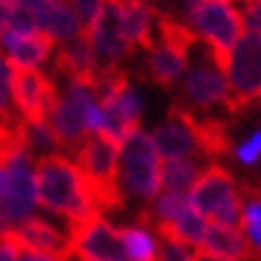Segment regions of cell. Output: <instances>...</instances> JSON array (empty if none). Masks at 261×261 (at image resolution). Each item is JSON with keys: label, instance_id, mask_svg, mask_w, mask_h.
<instances>
[{"label": "cell", "instance_id": "6da1fadb", "mask_svg": "<svg viewBox=\"0 0 261 261\" xmlns=\"http://www.w3.org/2000/svg\"><path fill=\"white\" fill-rule=\"evenodd\" d=\"M34 175H36L39 206L46 208L48 214L65 218L67 228L101 214L87 177L70 156L50 153L36 159Z\"/></svg>", "mask_w": 261, "mask_h": 261}, {"label": "cell", "instance_id": "7a4b0ae2", "mask_svg": "<svg viewBox=\"0 0 261 261\" xmlns=\"http://www.w3.org/2000/svg\"><path fill=\"white\" fill-rule=\"evenodd\" d=\"M74 163L87 177L98 211L122 208L125 194L120 190V146L101 135H89L74 149Z\"/></svg>", "mask_w": 261, "mask_h": 261}, {"label": "cell", "instance_id": "3957f363", "mask_svg": "<svg viewBox=\"0 0 261 261\" xmlns=\"http://www.w3.org/2000/svg\"><path fill=\"white\" fill-rule=\"evenodd\" d=\"M8 166V187L0 201V235H8L24 223L27 218L36 216L39 194H36V175H34V159L22 142H15L0 156Z\"/></svg>", "mask_w": 261, "mask_h": 261}, {"label": "cell", "instance_id": "277c9868", "mask_svg": "<svg viewBox=\"0 0 261 261\" xmlns=\"http://www.w3.org/2000/svg\"><path fill=\"white\" fill-rule=\"evenodd\" d=\"M187 17L192 32L206 41L216 67L225 74L230 50L242 36V19L238 8H232V3L228 0H190Z\"/></svg>", "mask_w": 261, "mask_h": 261}, {"label": "cell", "instance_id": "5b68a950", "mask_svg": "<svg viewBox=\"0 0 261 261\" xmlns=\"http://www.w3.org/2000/svg\"><path fill=\"white\" fill-rule=\"evenodd\" d=\"M187 197L192 208L204 216L208 223H221V225L240 223V208H242L240 185L235 175L218 161H211L199 173Z\"/></svg>", "mask_w": 261, "mask_h": 261}, {"label": "cell", "instance_id": "8992f818", "mask_svg": "<svg viewBox=\"0 0 261 261\" xmlns=\"http://www.w3.org/2000/svg\"><path fill=\"white\" fill-rule=\"evenodd\" d=\"M161 187L159 151L146 132L137 129L120 146V190L122 194L151 201L159 197Z\"/></svg>", "mask_w": 261, "mask_h": 261}, {"label": "cell", "instance_id": "52a82bcc", "mask_svg": "<svg viewBox=\"0 0 261 261\" xmlns=\"http://www.w3.org/2000/svg\"><path fill=\"white\" fill-rule=\"evenodd\" d=\"M228 113H242L261 101V36L242 34L232 46L225 67Z\"/></svg>", "mask_w": 261, "mask_h": 261}, {"label": "cell", "instance_id": "ba28073f", "mask_svg": "<svg viewBox=\"0 0 261 261\" xmlns=\"http://www.w3.org/2000/svg\"><path fill=\"white\" fill-rule=\"evenodd\" d=\"M72 256L77 261H127L120 228L101 214L67 228Z\"/></svg>", "mask_w": 261, "mask_h": 261}, {"label": "cell", "instance_id": "9c48e42d", "mask_svg": "<svg viewBox=\"0 0 261 261\" xmlns=\"http://www.w3.org/2000/svg\"><path fill=\"white\" fill-rule=\"evenodd\" d=\"M58 98L56 82L41 70H15L12 103L22 122L48 120V113Z\"/></svg>", "mask_w": 261, "mask_h": 261}, {"label": "cell", "instance_id": "30bf717a", "mask_svg": "<svg viewBox=\"0 0 261 261\" xmlns=\"http://www.w3.org/2000/svg\"><path fill=\"white\" fill-rule=\"evenodd\" d=\"M180 106L190 108V111H208L214 106L228 103V80L218 67L214 65L199 63L194 67H187V74L180 82V91H177V101Z\"/></svg>", "mask_w": 261, "mask_h": 261}, {"label": "cell", "instance_id": "8fae6325", "mask_svg": "<svg viewBox=\"0 0 261 261\" xmlns=\"http://www.w3.org/2000/svg\"><path fill=\"white\" fill-rule=\"evenodd\" d=\"M84 34L91 41V48H94L101 67H120V63L135 50L125 41L122 32H120L118 15H115V8H113L111 0L106 3V8L98 15V19Z\"/></svg>", "mask_w": 261, "mask_h": 261}, {"label": "cell", "instance_id": "7c38bea8", "mask_svg": "<svg viewBox=\"0 0 261 261\" xmlns=\"http://www.w3.org/2000/svg\"><path fill=\"white\" fill-rule=\"evenodd\" d=\"M10 240H15L19 249H29V252H41V254H53L60 259H70L72 256V245L70 235L53 225V223L43 218V216H32L24 223H19L12 232H8Z\"/></svg>", "mask_w": 261, "mask_h": 261}, {"label": "cell", "instance_id": "4fadbf2b", "mask_svg": "<svg viewBox=\"0 0 261 261\" xmlns=\"http://www.w3.org/2000/svg\"><path fill=\"white\" fill-rule=\"evenodd\" d=\"M151 142L159 151L161 161L168 159H194L201 161V153L197 149V142H194V135H192L187 120L182 115V108L177 103L170 106L168 111V118L161 122L153 135H151Z\"/></svg>", "mask_w": 261, "mask_h": 261}, {"label": "cell", "instance_id": "5bb4252c", "mask_svg": "<svg viewBox=\"0 0 261 261\" xmlns=\"http://www.w3.org/2000/svg\"><path fill=\"white\" fill-rule=\"evenodd\" d=\"M56 43L43 36L41 32L19 34V32H5L0 34V50L3 58L8 60L15 70H41L50 60Z\"/></svg>", "mask_w": 261, "mask_h": 261}, {"label": "cell", "instance_id": "9a60e30c", "mask_svg": "<svg viewBox=\"0 0 261 261\" xmlns=\"http://www.w3.org/2000/svg\"><path fill=\"white\" fill-rule=\"evenodd\" d=\"M56 67L60 74L67 77V82H82V84L94 87L101 65H98V58H96L87 34L82 32L77 39L60 43L56 53Z\"/></svg>", "mask_w": 261, "mask_h": 261}, {"label": "cell", "instance_id": "2e32d148", "mask_svg": "<svg viewBox=\"0 0 261 261\" xmlns=\"http://www.w3.org/2000/svg\"><path fill=\"white\" fill-rule=\"evenodd\" d=\"M120 22V32L132 48H153V19L156 10L146 0H111Z\"/></svg>", "mask_w": 261, "mask_h": 261}, {"label": "cell", "instance_id": "e0dca14e", "mask_svg": "<svg viewBox=\"0 0 261 261\" xmlns=\"http://www.w3.org/2000/svg\"><path fill=\"white\" fill-rule=\"evenodd\" d=\"M180 108L192 129V135H194V142H197V149L201 153V159L218 161L223 156H228L230 151H232V142H230V132H228V127H225V122L218 118H208V115H197L194 111L185 108V106H180Z\"/></svg>", "mask_w": 261, "mask_h": 261}, {"label": "cell", "instance_id": "ac0fdd59", "mask_svg": "<svg viewBox=\"0 0 261 261\" xmlns=\"http://www.w3.org/2000/svg\"><path fill=\"white\" fill-rule=\"evenodd\" d=\"M201 252L216 261H254V254L247 245L245 235L238 225H221L208 223Z\"/></svg>", "mask_w": 261, "mask_h": 261}, {"label": "cell", "instance_id": "d6986e66", "mask_svg": "<svg viewBox=\"0 0 261 261\" xmlns=\"http://www.w3.org/2000/svg\"><path fill=\"white\" fill-rule=\"evenodd\" d=\"M36 32L48 36L53 43H67L77 39L84 29L67 0H53L36 19Z\"/></svg>", "mask_w": 261, "mask_h": 261}, {"label": "cell", "instance_id": "ffe728a7", "mask_svg": "<svg viewBox=\"0 0 261 261\" xmlns=\"http://www.w3.org/2000/svg\"><path fill=\"white\" fill-rule=\"evenodd\" d=\"M206 221L201 214H197L194 208H185L173 223H156L153 230L163 242H177V245H190L194 247V252L201 249L204 245V238H206Z\"/></svg>", "mask_w": 261, "mask_h": 261}, {"label": "cell", "instance_id": "44dd1931", "mask_svg": "<svg viewBox=\"0 0 261 261\" xmlns=\"http://www.w3.org/2000/svg\"><path fill=\"white\" fill-rule=\"evenodd\" d=\"M187 63H190V56L177 53V50L163 46V43H153V48H149V77L161 89L173 87L185 74Z\"/></svg>", "mask_w": 261, "mask_h": 261}, {"label": "cell", "instance_id": "7402d4cb", "mask_svg": "<svg viewBox=\"0 0 261 261\" xmlns=\"http://www.w3.org/2000/svg\"><path fill=\"white\" fill-rule=\"evenodd\" d=\"M240 185V182H238ZM240 197H242V208H240V232L245 235L247 245L254 254V261H261V197L240 185Z\"/></svg>", "mask_w": 261, "mask_h": 261}, {"label": "cell", "instance_id": "603a6c76", "mask_svg": "<svg viewBox=\"0 0 261 261\" xmlns=\"http://www.w3.org/2000/svg\"><path fill=\"white\" fill-rule=\"evenodd\" d=\"M201 168L194 159H168L161 161V182L166 192H182L187 194L192 185L197 182Z\"/></svg>", "mask_w": 261, "mask_h": 261}, {"label": "cell", "instance_id": "cb8c5ba5", "mask_svg": "<svg viewBox=\"0 0 261 261\" xmlns=\"http://www.w3.org/2000/svg\"><path fill=\"white\" fill-rule=\"evenodd\" d=\"M127 261H159V242L146 225H125L120 228Z\"/></svg>", "mask_w": 261, "mask_h": 261}, {"label": "cell", "instance_id": "d4e9b609", "mask_svg": "<svg viewBox=\"0 0 261 261\" xmlns=\"http://www.w3.org/2000/svg\"><path fill=\"white\" fill-rule=\"evenodd\" d=\"M19 142L29 149L34 159H43L50 153H58L60 144H58L53 129L48 125V120L41 122H19Z\"/></svg>", "mask_w": 261, "mask_h": 261}, {"label": "cell", "instance_id": "484cf974", "mask_svg": "<svg viewBox=\"0 0 261 261\" xmlns=\"http://www.w3.org/2000/svg\"><path fill=\"white\" fill-rule=\"evenodd\" d=\"M67 3H70L72 10H74V15L80 19L82 29L87 32L89 27L98 19V15L103 12V8H106L108 0H67Z\"/></svg>", "mask_w": 261, "mask_h": 261}, {"label": "cell", "instance_id": "4316f807", "mask_svg": "<svg viewBox=\"0 0 261 261\" xmlns=\"http://www.w3.org/2000/svg\"><path fill=\"white\" fill-rule=\"evenodd\" d=\"M238 12L242 19V32L261 36V0L242 3V10H238Z\"/></svg>", "mask_w": 261, "mask_h": 261}, {"label": "cell", "instance_id": "83f0119b", "mask_svg": "<svg viewBox=\"0 0 261 261\" xmlns=\"http://www.w3.org/2000/svg\"><path fill=\"white\" fill-rule=\"evenodd\" d=\"M235 156L242 166H256L261 161V129H256L249 139L235 146Z\"/></svg>", "mask_w": 261, "mask_h": 261}, {"label": "cell", "instance_id": "f1b7e54d", "mask_svg": "<svg viewBox=\"0 0 261 261\" xmlns=\"http://www.w3.org/2000/svg\"><path fill=\"white\" fill-rule=\"evenodd\" d=\"M159 261H194V254L187 252L185 245L163 242V245H159Z\"/></svg>", "mask_w": 261, "mask_h": 261}, {"label": "cell", "instance_id": "f546056e", "mask_svg": "<svg viewBox=\"0 0 261 261\" xmlns=\"http://www.w3.org/2000/svg\"><path fill=\"white\" fill-rule=\"evenodd\" d=\"M19 245L15 240H10L8 235H0V261H19Z\"/></svg>", "mask_w": 261, "mask_h": 261}, {"label": "cell", "instance_id": "4dcf8cb0", "mask_svg": "<svg viewBox=\"0 0 261 261\" xmlns=\"http://www.w3.org/2000/svg\"><path fill=\"white\" fill-rule=\"evenodd\" d=\"M19 261H67V259H60V256H53V254H41V252H29V249H22Z\"/></svg>", "mask_w": 261, "mask_h": 261}, {"label": "cell", "instance_id": "1f68e13d", "mask_svg": "<svg viewBox=\"0 0 261 261\" xmlns=\"http://www.w3.org/2000/svg\"><path fill=\"white\" fill-rule=\"evenodd\" d=\"M10 15H12V0H0V34L8 32Z\"/></svg>", "mask_w": 261, "mask_h": 261}, {"label": "cell", "instance_id": "d6a6232c", "mask_svg": "<svg viewBox=\"0 0 261 261\" xmlns=\"http://www.w3.org/2000/svg\"><path fill=\"white\" fill-rule=\"evenodd\" d=\"M5 187H8V166L0 159V201H3V194H5Z\"/></svg>", "mask_w": 261, "mask_h": 261}, {"label": "cell", "instance_id": "836d02e7", "mask_svg": "<svg viewBox=\"0 0 261 261\" xmlns=\"http://www.w3.org/2000/svg\"><path fill=\"white\" fill-rule=\"evenodd\" d=\"M240 185H245L247 190H252L254 194H259V197H261V177H259V180H242Z\"/></svg>", "mask_w": 261, "mask_h": 261}, {"label": "cell", "instance_id": "e575fe53", "mask_svg": "<svg viewBox=\"0 0 261 261\" xmlns=\"http://www.w3.org/2000/svg\"><path fill=\"white\" fill-rule=\"evenodd\" d=\"M194 261H216V259H211L208 254H204L201 249H197V252H194Z\"/></svg>", "mask_w": 261, "mask_h": 261}, {"label": "cell", "instance_id": "d590c367", "mask_svg": "<svg viewBox=\"0 0 261 261\" xmlns=\"http://www.w3.org/2000/svg\"><path fill=\"white\" fill-rule=\"evenodd\" d=\"M228 3H232V0H228ZM242 3H249V0H242Z\"/></svg>", "mask_w": 261, "mask_h": 261}, {"label": "cell", "instance_id": "8d00e7d4", "mask_svg": "<svg viewBox=\"0 0 261 261\" xmlns=\"http://www.w3.org/2000/svg\"><path fill=\"white\" fill-rule=\"evenodd\" d=\"M0 60H3V50H0Z\"/></svg>", "mask_w": 261, "mask_h": 261}, {"label": "cell", "instance_id": "74e56055", "mask_svg": "<svg viewBox=\"0 0 261 261\" xmlns=\"http://www.w3.org/2000/svg\"><path fill=\"white\" fill-rule=\"evenodd\" d=\"M74 261H77V259H74Z\"/></svg>", "mask_w": 261, "mask_h": 261}]
</instances>
